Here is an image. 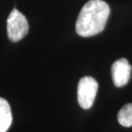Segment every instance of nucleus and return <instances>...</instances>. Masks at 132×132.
<instances>
[{"label":"nucleus","mask_w":132,"mask_h":132,"mask_svg":"<svg viewBox=\"0 0 132 132\" xmlns=\"http://www.w3.org/2000/svg\"><path fill=\"white\" fill-rule=\"evenodd\" d=\"M98 82L91 76H84L79 81L77 99L81 108L89 109L93 105L98 91Z\"/></svg>","instance_id":"7ed1b4c3"},{"label":"nucleus","mask_w":132,"mask_h":132,"mask_svg":"<svg viewBox=\"0 0 132 132\" xmlns=\"http://www.w3.org/2000/svg\"><path fill=\"white\" fill-rule=\"evenodd\" d=\"M12 123V113L6 100L0 98V132H6Z\"/></svg>","instance_id":"39448f33"},{"label":"nucleus","mask_w":132,"mask_h":132,"mask_svg":"<svg viewBox=\"0 0 132 132\" xmlns=\"http://www.w3.org/2000/svg\"><path fill=\"white\" fill-rule=\"evenodd\" d=\"M131 70L132 67L127 59H120L115 61L112 66V76L114 85L118 88L125 86L130 79Z\"/></svg>","instance_id":"20e7f679"},{"label":"nucleus","mask_w":132,"mask_h":132,"mask_svg":"<svg viewBox=\"0 0 132 132\" xmlns=\"http://www.w3.org/2000/svg\"><path fill=\"white\" fill-rule=\"evenodd\" d=\"M110 7L103 0H89L81 10L76 23L78 35L90 37L102 32L110 15Z\"/></svg>","instance_id":"f257e3e1"},{"label":"nucleus","mask_w":132,"mask_h":132,"mask_svg":"<svg viewBox=\"0 0 132 132\" xmlns=\"http://www.w3.org/2000/svg\"><path fill=\"white\" fill-rule=\"evenodd\" d=\"M28 22L25 15L16 9H13L7 19V34L12 42H17L27 35Z\"/></svg>","instance_id":"f03ea898"},{"label":"nucleus","mask_w":132,"mask_h":132,"mask_svg":"<svg viewBox=\"0 0 132 132\" xmlns=\"http://www.w3.org/2000/svg\"><path fill=\"white\" fill-rule=\"evenodd\" d=\"M118 121L122 126L131 127L132 126V103L125 105L118 112Z\"/></svg>","instance_id":"423d86ee"}]
</instances>
